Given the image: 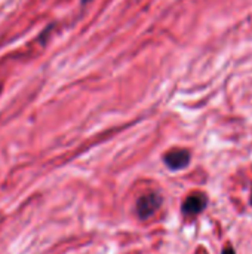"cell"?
<instances>
[{
  "mask_svg": "<svg viewBox=\"0 0 252 254\" xmlns=\"http://www.w3.org/2000/svg\"><path fill=\"white\" fill-rule=\"evenodd\" d=\"M162 204H163L162 195L156 193V192H150V193H146V195L138 198L135 210H137V214L141 220H147L160 208Z\"/></svg>",
  "mask_w": 252,
  "mask_h": 254,
  "instance_id": "cell-1",
  "label": "cell"
},
{
  "mask_svg": "<svg viewBox=\"0 0 252 254\" xmlns=\"http://www.w3.org/2000/svg\"><path fill=\"white\" fill-rule=\"evenodd\" d=\"M208 207V196L205 193H193L187 196L181 205V211L186 217H195L205 211Z\"/></svg>",
  "mask_w": 252,
  "mask_h": 254,
  "instance_id": "cell-2",
  "label": "cell"
},
{
  "mask_svg": "<svg viewBox=\"0 0 252 254\" xmlns=\"http://www.w3.org/2000/svg\"><path fill=\"white\" fill-rule=\"evenodd\" d=\"M190 159H192V155L187 149H174V150H169L168 153H165V156H163L165 165L172 171L184 170L190 164Z\"/></svg>",
  "mask_w": 252,
  "mask_h": 254,
  "instance_id": "cell-3",
  "label": "cell"
},
{
  "mask_svg": "<svg viewBox=\"0 0 252 254\" xmlns=\"http://www.w3.org/2000/svg\"><path fill=\"white\" fill-rule=\"evenodd\" d=\"M221 254H236V250L233 249V247H230V246H227L223 252H221Z\"/></svg>",
  "mask_w": 252,
  "mask_h": 254,
  "instance_id": "cell-4",
  "label": "cell"
}]
</instances>
